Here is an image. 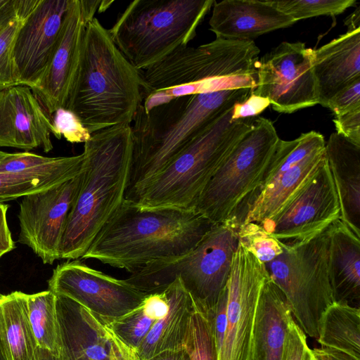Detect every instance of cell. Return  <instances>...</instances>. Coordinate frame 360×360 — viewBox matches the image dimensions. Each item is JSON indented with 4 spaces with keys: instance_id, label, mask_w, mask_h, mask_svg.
I'll use <instances>...</instances> for the list:
<instances>
[{
    "instance_id": "obj_1",
    "label": "cell",
    "mask_w": 360,
    "mask_h": 360,
    "mask_svg": "<svg viewBox=\"0 0 360 360\" xmlns=\"http://www.w3.org/2000/svg\"><path fill=\"white\" fill-rule=\"evenodd\" d=\"M214 225L193 209H145L124 199L82 259L132 273L188 254Z\"/></svg>"
},
{
    "instance_id": "obj_2",
    "label": "cell",
    "mask_w": 360,
    "mask_h": 360,
    "mask_svg": "<svg viewBox=\"0 0 360 360\" xmlns=\"http://www.w3.org/2000/svg\"><path fill=\"white\" fill-rule=\"evenodd\" d=\"M142 101L139 70L94 18L86 25L78 68L63 108L93 134L115 125H131Z\"/></svg>"
},
{
    "instance_id": "obj_3",
    "label": "cell",
    "mask_w": 360,
    "mask_h": 360,
    "mask_svg": "<svg viewBox=\"0 0 360 360\" xmlns=\"http://www.w3.org/2000/svg\"><path fill=\"white\" fill-rule=\"evenodd\" d=\"M132 152L131 125L91 134L84 143L80 186L68 217L60 259L82 258L125 199Z\"/></svg>"
},
{
    "instance_id": "obj_4",
    "label": "cell",
    "mask_w": 360,
    "mask_h": 360,
    "mask_svg": "<svg viewBox=\"0 0 360 360\" xmlns=\"http://www.w3.org/2000/svg\"><path fill=\"white\" fill-rule=\"evenodd\" d=\"M253 91L249 88L184 96L145 111L131 126L132 152L125 199L161 171L205 127Z\"/></svg>"
},
{
    "instance_id": "obj_5",
    "label": "cell",
    "mask_w": 360,
    "mask_h": 360,
    "mask_svg": "<svg viewBox=\"0 0 360 360\" xmlns=\"http://www.w3.org/2000/svg\"><path fill=\"white\" fill-rule=\"evenodd\" d=\"M232 108L210 122L126 200L145 209H193L209 181L252 125L254 117L231 122Z\"/></svg>"
},
{
    "instance_id": "obj_6",
    "label": "cell",
    "mask_w": 360,
    "mask_h": 360,
    "mask_svg": "<svg viewBox=\"0 0 360 360\" xmlns=\"http://www.w3.org/2000/svg\"><path fill=\"white\" fill-rule=\"evenodd\" d=\"M260 50L254 41L216 38L197 47L182 46L139 70L145 111L192 95L198 84L220 77L257 75Z\"/></svg>"
},
{
    "instance_id": "obj_7",
    "label": "cell",
    "mask_w": 360,
    "mask_h": 360,
    "mask_svg": "<svg viewBox=\"0 0 360 360\" xmlns=\"http://www.w3.org/2000/svg\"><path fill=\"white\" fill-rule=\"evenodd\" d=\"M214 0H134L108 32L116 46L137 70L187 46Z\"/></svg>"
},
{
    "instance_id": "obj_8",
    "label": "cell",
    "mask_w": 360,
    "mask_h": 360,
    "mask_svg": "<svg viewBox=\"0 0 360 360\" xmlns=\"http://www.w3.org/2000/svg\"><path fill=\"white\" fill-rule=\"evenodd\" d=\"M238 232L226 224H215L188 254L173 260L147 265L126 279L146 295L165 290L179 277L195 304L208 311L227 283Z\"/></svg>"
},
{
    "instance_id": "obj_9",
    "label": "cell",
    "mask_w": 360,
    "mask_h": 360,
    "mask_svg": "<svg viewBox=\"0 0 360 360\" xmlns=\"http://www.w3.org/2000/svg\"><path fill=\"white\" fill-rule=\"evenodd\" d=\"M271 121L257 117L209 181L193 209L224 224L262 183L279 140Z\"/></svg>"
},
{
    "instance_id": "obj_10",
    "label": "cell",
    "mask_w": 360,
    "mask_h": 360,
    "mask_svg": "<svg viewBox=\"0 0 360 360\" xmlns=\"http://www.w3.org/2000/svg\"><path fill=\"white\" fill-rule=\"evenodd\" d=\"M330 226L295 248H283L264 264L269 276L284 294L295 322L315 339L323 314L335 302L328 268Z\"/></svg>"
},
{
    "instance_id": "obj_11",
    "label": "cell",
    "mask_w": 360,
    "mask_h": 360,
    "mask_svg": "<svg viewBox=\"0 0 360 360\" xmlns=\"http://www.w3.org/2000/svg\"><path fill=\"white\" fill-rule=\"evenodd\" d=\"M340 210L326 158L292 199L272 219L259 224L283 248H295L340 219Z\"/></svg>"
},
{
    "instance_id": "obj_12",
    "label": "cell",
    "mask_w": 360,
    "mask_h": 360,
    "mask_svg": "<svg viewBox=\"0 0 360 360\" xmlns=\"http://www.w3.org/2000/svg\"><path fill=\"white\" fill-rule=\"evenodd\" d=\"M312 58L313 49L303 42L281 43L259 59L252 93L269 98L273 110L281 113L319 104Z\"/></svg>"
},
{
    "instance_id": "obj_13",
    "label": "cell",
    "mask_w": 360,
    "mask_h": 360,
    "mask_svg": "<svg viewBox=\"0 0 360 360\" xmlns=\"http://www.w3.org/2000/svg\"><path fill=\"white\" fill-rule=\"evenodd\" d=\"M268 278L264 264L238 241L226 285V330L218 360H251L257 307Z\"/></svg>"
},
{
    "instance_id": "obj_14",
    "label": "cell",
    "mask_w": 360,
    "mask_h": 360,
    "mask_svg": "<svg viewBox=\"0 0 360 360\" xmlns=\"http://www.w3.org/2000/svg\"><path fill=\"white\" fill-rule=\"evenodd\" d=\"M50 291L80 304L105 323L138 307L147 296L125 280L77 259L58 264L48 281Z\"/></svg>"
},
{
    "instance_id": "obj_15",
    "label": "cell",
    "mask_w": 360,
    "mask_h": 360,
    "mask_svg": "<svg viewBox=\"0 0 360 360\" xmlns=\"http://www.w3.org/2000/svg\"><path fill=\"white\" fill-rule=\"evenodd\" d=\"M81 174L49 189L22 197L18 241L30 248L44 264H53L60 259L61 240L80 186Z\"/></svg>"
},
{
    "instance_id": "obj_16",
    "label": "cell",
    "mask_w": 360,
    "mask_h": 360,
    "mask_svg": "<svg viewBox=\"0 0 360 360\" xmlns=\"http://www.w3.org/2000/svg\"><path fill=\"white\" fill-rule=\"evenodd\" d=\"M61 360H140L107 324L86 308L56 295Z\"/></svg>"
},
{
    "instance_id": "obj_17",
    "label": "cell",
    "mask_w": 360,
    "mask_h": 360,
    "mask_svg": "<svg viewBox=\"0 0 360 360\" xmlns=\"http://www.w3.org/2000/svg\"><path fill=\"white\" fill-rule=\"evenodd\" d=\"M70 0H39L14 41L13 58L18 85L30 88L42 77L60 34Z\"/></svg>"
},
{
    "instance_id": "obj_18",
    "label": "cell",
    "mask_w": 360,
    "mask_h": 360,
    "mask_svg": "<svg viewBox=\"0 0 360 360\" xmlns=\"http://www.w3.org/2000/svg\"><path fill=\"white\" fill-rule=\"evenodd\" d=\"M86 25L80 0H70L51 60L38 84L30 88L51 119L65 106L78 68Z\"/></svg>"
},
{
    "instance_id": "obj_19",
    "label": "cell",
    "mask_w": 360,
    "mask_h": 360,
    "mask_svg": "<svg viewBox=\"0 0 360 360\" xmlns=\"http://www.w3.org/2000/svg\"><path fill=\"white\" fill-rule=\"evenodd\" d=\"M51 134H55L51 119L30 87L0 90V147L41 148L49 153L53 149Z\"/></svg>"
},
{
    "instance_id": "obj_20",
    "label": "cell",
    "mask_w": 360,
    "mask_h": 360,
    "mask_svg": "<svg viewBox=\"0 0 360 360\" xmlns=\"http://www.w3.org/2000/svg\"><path fill=\"white\" fill-rule=\"evenodd\" d=\"M213 5L209 25L216 38L253 41L297 22L278 11L270 0H224Z\"/></svg>"
},
{
    "instance_id": "obj_21",
    "label": "cell",
    "mask_w": 360,
    "mask_h": 360,
    "mask_svg": "<svg viewBox=\"0 0 360 360\" xmlns=\"http://www.w3.org/2000/svg\"><path fill=\"white\" fill-rule=\"evenodd\" d=\"M312 68L319 104L326 108L338 92L360 79V27L313 49Z\"/></svg>"
},
{
    "instance_id": "obj_22",
    "label": "cell",
    "mask_w": 360,
    "mask_h": 360,
    "mask_svg": "<svg viewBox=\"0 0 360 360\" xmlns=\"http://www.w3.org/2000/svg\"><path fill=\"white\" fill-rule=\"evenodd\" d=\"M325 155L340 205V220L360 238V146L336 132Z\"/></svg>"
},
{
    "instance_id": "obj_23",
    "label": "cell",
    "mask_w": 360,
    "mask_h": 360,
    "mask_svg": "<svg viewBox=\"0 0 360 360\" xmlns=\"http://www.w3.org/2000/svg\"><path fill=\"white\" fill-rule=\"evenodd\" d=\"M328 268L334 302L360 308V238L340 219L330 226Z\"/></svg>"
},
{
    "instance_id": "obj_24",
    "label": "cell",
    "mask_w": 360,
    "mask_h": 360,
    "mask_svg": "<svg viewBox=\"0 0 360 360\" xmlns=\"http://www.w3.org/2000/svg\"><path fill=\"white\" fill-rule=\"evenodd\" d=\"M292 318L284 294L269 276L257 307L251 360H283L288 327Z\"/></svg>"
},
{
    "instance_id": "obj_25",
    "label": "cell",
    "mask_w": 360,
    "mask_h": 360,
    "mask_svg": "<svg viewBox=\"0 0 360 360\" xmlns=\"http://www.w3.org/2000/svg\"><path fill=\"white\" fill-rule=\"evenodd\" d=\"M166 291L167 311L153 326L136 349L140 360H149L163 352L183 349L195 302L179 277L166 288Z\"/></svg>"
},
{
    "instance_id": "obj_26",
    "label": "cell",
    "mask_w": 360,
    "mask_h": 360,
    "mask_svg": "<svg viewBox=\"0 0 360 360\" xmlns=\"http://www.w3.org/2000/svg\"><path fill=\"white\" fill-rule=\"evenodd\" d=\"M84 155L53 158L50 162L18 172H0V198L9 201L40 192L79 174Z\"/></svg>"
},
{
    "instance_id": "obj_27",
    "label": "cell",
    "mask_w": 360,
    "mask_h": 360,
    "mask_svg": "<svg viewBox=\"0 0 360 360\" xmlns=\"http://www.w3.org/2000/svg\"><path fill=\"white\" fill-rule=\"evenodd\" d=\"M27 295H0V317L9 360H32L38 347L28 316Z\"/></svg>"
},
{
    "instance_id": "obj_28",
    "label": "cell",
    "mask_w": 360,
    "mask_h": 360,
    "mask_svg": "<svg viewBox=\"0 0 360 360\" xmlns=\"http://www.w3.org/2000/svg\"><path fill=\"white\" fill-rule=\"evenodd\" d=\"M321 348L360 359V308L334 302L323 314L316 339Z\"/></svg>"
},
{
    "instance_id": "obj_29",
    "label": "cell",
    "mask_w": 360,
    "mask_h": 360,
    "mask_svg": "<svg viewBox=\"0 0 360 360\" xmlns=\"http://www.w3.org/2000/svg\"><path fill=\"white\" fill-rule=\"evenodd\" d=\"M167 309L168 297L165 289L146 296L138 307L106 324L121 341L136 351L153 326Z\"/></svg>"
},
{
    "instance_id": "obj_30",
    "label": "cell",
    "mask_w": 360,
    "mask_h": 360,
    "mask_svg": "<svg viewBox=\"0 0 360 360\" xmlns=\"http://www.w3.org/2000/svg\"><path fill=\"white\" fill-rule=\"evenodd\" d=\"M30 324L39 347L60 357V340L56 295L49 290L27 295Z\"/></svg>"
},
{
    "instance_id": "obj_31",
    "label": "cell",
    "mask_w": 360,
    "mask_h": 360,
    "mask_svg": "<svg viewBox=\"0 0 360 360\" xmlns=\"http://www.w3.org/2000/svg\"><path fill=\"white\" fill-rule=\"evenodd\" d=\"M190 360H218L210 314L195 304L184 341Z\"/></svg>"
},
{
    "instance_id": "obj_32",
    "label": "cell",
    "mask_w": 360,
    "mask_h": 360,
    "mask_svg": "<svg viewBox=\"0 0 360 360\" xmlns=\"http://www.w3.org/2000/svg\"><path fill=\"white\" fill-rule=\"evenodd\" d=\"M278 11L297 22L319 15L335 16L356 4V0L271 1Z\"/></svg>"
},
{
    "instance_id": "obj_33",
    "label": "cell",
    "mask_w": 360,
    "mask_h": 360,
    "mask_svg": "<svg viewBox=\"0 0 360 360\" xmlns=\"http://www.w3.org/2000/svg\"><path fill=\"white\" fill-rule=\"evenodd\" d=\"M239 243L265 264L283 252L280 243L257 223L250 222L238 229Z\"/></svg>"
},
{
    "instance_id": "obj_34",
    "label": "cell",
    "mask_w": 360,
    "mask_h": 360,
    "mask_svg": "<svg viewBox=\"0 0 360 360\" xmlns=\"http://www.w3.org/2000/svg\"><path fill=\"white\" fill-rule=\"evenodd\" d=\"M27 16L19 15L0 29V90L18 85L13 49L16 34Z\"/></svg>"
},
{
    "instance_id": "obj_35",
    "label": "cell",
    "mask_w": 360,
    "mask_h": 360,
    "mask_svg": "<svg viewBox=\"0 0 360 360\" xmlns=\"http://www.w3.org/2000/svg\"><path fill=\"white\" fill-rule=\"evenodd\" d=\"M51 121L55 130L54 136L58 139L63 136L72 143H85L91 136L79 119L65 108L58 109L53 115Z\"/></svg>"
},
{
    "instance_id": "obj_36",
    "label": "cell",
    "mask_w": 360,
    "mask_h": 360,
    "mask_svg": "<svg viewBox=\"0 0 360 360\" xmlns=\"http://www.w3.org/2000/svg\"><path fill=\"white\" fill-rule=\"evenodd\" d=\"M326 108L335 116L347 113L360 108V79L352 82L329 100Z\"/></svg>"
},
{
    "instance_id": "obj_37",
    "label": "cell",
    "mask_w": 360,
    "mask_h": 360,
    "mask_svg": "<svg viewBox=\"0 0 360 360\" xmlns=\"http://www.w3.org/2000/svg\"><path fill=\"white\" fill-rule=\"evenodd\" d=\"M309 350L307 335L292 318L288 327L283 360H306Z\"/></svg>"
},
{
    "instance_id": "obj_38",
    "label": "cell",
    "mask_w": 360,
    "mask_h": 360,
    "mask_svg": "<svg viewBox=\"0 0 360 360\" xmlns=\"http://www.w3.org/2000/svg\"><path fill=\"white\" fill-rule=\"evenodd\" d=\"M53 158L30 152L8 153L0 162V172H18L47 164Z\"/></svg>"
},
{
    "instance_id": "obj_39",
    "label": "cell",
    "mask_w": 360,
    "mask_h": 360,
    "mask_svg": "<svg viewBox=\"0 0 360 360\" xmlns=\"http://www.w3.org/2000/svg\"><path fill=\"white\" fill-rule=\"evenodd\" d=\"M270 105L269 98L252 92L243 101L233 105L231 121L254 117L262 113Z\"/></svg>"
},
{
    "instance_id": "obj_40",
    "label": "cell",
    "mask_w": 360,
    "mask_h": 360,
    "mask_svg": "<svg viewBox=\"0 0 360 360\" xmlns=\"http://www.w3.org/2000/svg\"><path fill=\"white\" fill-rule=\"evenodd\" d=\"M336 133L360 146V108L335 116L333 120Z\"/></svg>"
},
{
    "instance_id": "obj_41",
    "label": "cell",
    "mask_w": 360,
    "mask_h": 360,
    "mask_svg": "<svg viewBox=\"0 0 360 360\" xmlns=\"http://www.w3.org/2000/svg\"><path fill=\"white\" fill-rule=\"evenodd\" d=\"M8 208L9 205L5 202L0 203V258L15 248L7 221Z\"/></svg>"
},
{
    "instance_id": "obj_42",
    "label": "cell",
    "mask_w": 360,
    "mask_h": 360,
    "mask_svg": "<svg viewBox=\"0 0 360 360\" xmlns=\"http://www.w3.org/2000/svg\"><path fill=\"white\" fill-rule=\"evenodd\" d=\"M18 14V0H0V24L5 25Z\"/></svg>"
},
{
    "instance_id": "obj_43",
    "label": "cell",
    "mask_w": 360,
    "mask_h": 360,
    "mask_svg": "<svg viewBox=\"0 0 360 360\" xmlns=\"http://www.w3.org/2000/svg\"><path fill=\"white\" fill-rule=\"evenodd\" d=\"M318 350L323 360H360V359L335 349L321 347L318 348Z\"/></svg>"
},
{
    "instance_id": "obj_44",
    "label": "cell",
    "mask_w": 360,
    "mask_h": 360,
    "mask_svg": "<svg viewBox=\"0 0 360 360\" xmlns=\"http://www.w3.org/2000/svg\"><path fill=\"white\" fill-rule=\"evenodd\" d=\"M32 360H61V359L59 356L54 355L47 349L38 347L35 351Z\"/></svg>"
},
{
    "instance_id": "obj_45",
    "label": "cell",
    "mask_w": 360,
    "mask_h": 360,
    "mask_svg": "<svg viewBox=\"0 0 360 360\" xmlns=\"http://www.w3.org/2000/svg\"><path fill=\"white\" fill-rule=\"evenodd\" d=\"M345 25L348 29H356L360 27V8L357 7L356 11L348 16Z\"/></svg>"
},
{
    "instance_id": "obj_46",
    "label": "cell",
    "mask_w": 360,
    "mask_h": 360,
    "mask_svg": "<svg viewBox=\"0 0 360 360\" xmlns=\"http://www.w3.org/2000/svg\"><path fill=\"white\" fill-rule=\"evenodd\" d=\"M0 360H9L7 347L4 338L1 317H0Z\"/></svg>"
},
{
    "instance_id": "obj_47",
    "label": "cell",
    "mask_w": 360,
    "mask_h": 360,
    "mask_svg": "<svg viewBox=\"0 0 360 360\" xmlns=\"http://www.w3.org/2000/svg\"><path fill=\"white\" fill-rule=\"evenodd\" d=\"M306 360H323L320 353L319 352L318 348L313 349H309L308 351Z\"/></svg>"
},
{
    "instance_id": "obj_48",
    "label": "cell",
    "mask_w": 360,
    "mask_h": 360,
    "mask_svg": "<svg viewBox=\"0 0 360 360\" xmlns=\"http://www.w3.org/2000/svg\"><path fill=\"white\" fill-rule=\"evenodd\" d=\"M8 153L0 150V162L7 155Z\"/></svg>"
},
{
    "instance_id": "obj_49",
    "label": "cell",
    "mask_w": 360,
    "mask_h": 360,
    "mask_svg": "<svg viewBox=\"0 0 360 360\" xmlns=\"http://www.w3.org/2000/svg\"><path fill=\"white\" fill-rule=\"evenodd\" d=\"M9 201L8 200H6V199H4V198H0V203L1 202H8Z\"/></svg>"
},
{
    "instance_id": "obj_50",
    "label": "cell",
    "mask_w": 360,
    "mask_h": 360,
    "mask_svg": "<svg viewBox=\"0 0 360 360\" xmlns=\"http://www.w3.org/2000/svg\"><path fill=\"white\" fill-rule=\"evenodd\" d=\"M2 26H3V25H1L0 24V29H1V27Z\"/></svg>"
}]
</instances>
